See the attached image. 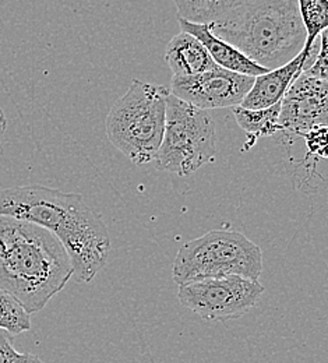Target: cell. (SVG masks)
Instances as JSON below:
<instances>
[{
  "label": "cell",
  "mask_w": 328,
  "mask_h": 363,
  "mask_svg": "<svg viewBox=\"0 0 328 363\" xmlns=\"http://www.w3.org/2000/svg\"><path fill=\"white\" fill-rule=\"evenodd\" d=\"M0 214L33 223L55 235L70 257L79 284L91 282L108 262V228L79 193L43 184L9 187L0 191Z\"/></svg>",
  "instance_id": "obj_1"
},
{
  "label": "cell",
  "mask_w": 328,
  "mask_h": 363,
  "mask_svg": "<svg viewBox=\"0 0 328 363\" xmlns=\"http://www.w3.org/2000/svg\"><path fill=\"white\" fill-rule=\"evenodd\" d=\"M73 277L70 257L45 228L0 214V288L33 315Z\"/></svg>",
  "instance_id": "obj_2"
},
{
  "label": "cell",
  "mask_w": 328,
  "mask_h": 363,
  "mask_svg": "<svg viewBox=\"0 0 328 363\" xmlns=\"http://www.w3.org/2000/svg\"><path fill=\"white\" fill-rule=\"evenodd\" d=\"M211 26L215 35L267 70L292 60L306 43L298 0H257Z\"/></svg>",
  "instance_id": "obj_3"
},
{
  "label": "cell",
  "mask_w": 328,
  "mask_h": 363,
  "mask_svg": "<svg viewBox=\"0 0 328 363\" xmlns=\"http://www.w3.org/2000/svg\"><path fill=\"white\" fill-rule=\"evenodd\" d=\"M168 95L164 86L135 79L106 116L109 141L137 167L155 160L164 137Z\"/></svg>",
  "instance_id": "obj_4"
},
{
  "label": "cell",
  "mask_w": 328,
  "mask_h": 363,
  "mask_svg": "<svg viewBox=\"0 0 328 363\" xmlns=\"http://www.w3.org/2000/svg\"><path fill=\"white\" fill-rule=\"evenodd\" d=\"M261 272V249L243 233L230 229L211 230L185 243L172 266L178 285L231 275L259 281Z\"/></svg>",
  "instance_id": "obj_5"
},
{
  "label": "cell",
  "mask_w": 328,
  "mask_h": 363,
  "mask_svg": "<svg viewBox=\"0 0 328 363\" xmlns=\"http://www.w3.org/2000/svg\"><path fill=\"white\" fill-rule=\"evenodd\" d=\"M217 135L213 118L169 92L166 99L165 129L155 155L159 171L188 177L214 161Z\"/></svg>",
  "instance_id": "obj_6"
},
{
  "label": "cell",
  "mask_w": 328,
  "mask_h": 363,
  "mask_svg": "<svg viewBox=\"0 0 328 363\" xmlns=\"http://www.w3.org/2000/svg\"><path fill=\"white\" fill-rule=\"evenodd\" d=\"M263 294L264 286L259 281L231 275L181 284L178 299L204 320L225 323L249 313Z\"/></svg>",
  "instance_id": "obj_7"
},
{
  "label": "cell",
  "mask_w": 328,
  "mask_h": 363,
  "mask_svg": "<svg viewBox=\"0 0 328 363\" xmlns=\"http://www.w3.org/2000/svg\"><path fill=\"white\" fill-rule=\"evenodd\" d=\"M253 80L254 77L251 76L217 66L210 72L196 76H174L171 94L204 111L234 108L240 105Z\"/></svg>",
  "instance_id": "obj_8"
},
{
  "label": "cell",
  "mask_w": 328,
  "mask_h": 363,
  "mask_svg": "<svg viewBox=\"0 0 328 363\" xmlns=\"http://www.w3.org/2000/svg\"><path fill=\"white\" fill-rule=\"evenodd\" d=\"M327 80L300 73L281 99L280 132L305 136L327 126Z\"/></svg>",
  "instance_id": "obj_9"
},
{
  "label": "cell",
  "mask_w": 328,
  "mask_h": 363,
  "mask_svg": "<svg viewBox=\"0 0 328 363\" xmlns=\"http://www.w3.org/2000/svg\"><path fill=\"white\" fill-rule=\"evenodd\" d=\"M319 46L320 37L309 52L302 49L292 60L282 65L281 67L268 70L267 73L254 77L250 90L247 91L240 102V106L247 109H263L281 102L285 92L298 79V76L313 65Z\"/></svg>",
  "instance_id": "obj_10"
},
{
  "label": "cell",
  "mask_w": 328,
  "mask_h": 363,
  "mask_svg": "<svg viewBox=\"0 0 328 363\" xmlns=\"http://www.w3.org/2000/svg\"><path fill=\"white\" fill-rule=\"evenodd\" d=\"M178 21L182 31L191 34L205 46L217 66L251 77H257L268 72L267 69L261 67L260 65L244 56L242 52H239L234 45L215 35L211 23H193L182 17H179Z\"/></svg>",
  "instance_id": "obj_11"
},
{
  "label": "cell",
  "mask_w": 328,
  "mask_h": 363,
  "mask_svg": "<svg viewBox=\"0 0 328 363\" xmlns=\"http://www.w3.org/2000/svg\"><path fill=\"white\" fill-rule=\"evenodd\" d=\"M165 62L174 76H196L217 67L205 46L185 31L169 41L165 50Z\"/></svg>",
  "instance_id": "obj_12"
},
{
  "label": "cell",
  "mask_w": 328,
  "mask_h": 363,
  "mask_svg": "<svg viewBox=\"0 0 328 363\" xmlns=\"http://www.w3.org/2000/svg\"><path fill=\"white\" fill-rule=\"evenodd\" d=\"M257 0H174L179 17L193 23H218Z\"/></svg>",
  "instance_id": "obj_13"
},
{
  "label": "cell",
  "mask_w": 328,
  "mask_h": 363,
  "mask_svg": "<svg viewBox=\"0 0 328 363\" xmlns=\"http://www.w3.org/2000/svg\"><path fill=\"white\" fill-rule=\"evenodd\" d=\"M280 111L281 102L263 109H247L240 105L232 108L236 123L250 138V143L246 144L247 147H253L259 137H270L280 133Z\"/></svg>",
  "instance_id": "obj_14"
},
{
  "label": "cell",
  "mask_w": 328,
  "mask_h": 363,
  "mask_svg": "<svg viewBox=\"0 0 328 363\" xmlns=\"http://www.w3.org/2000/svg\"><path fill=\"white\" fill-rule=\"evenodd\" d=\"M299 14L306 31L303 49L310 50L328 27L327 0H298Z\"/></svg>",
  "instance_id": "obj_15"
},
{
  "label": "cell",
  "mask_w": 328,
  "mask_h": 363,
  "mask_svg": "<svg viewBox=\"0 0 328 363\" xmlns=\"http://www.w3.org/2000/svg\"><path fill=\"white\" fill-rule=\"evenodd\" d=\"M31 328V315L9 292L0 288V330L18 335Z\"/></svg>",
  "instance_id": "obj_16"
},
{
  "label": "cell",
  "mask_w": 328,
  "mask_h": 363,
  "mask_svg": "<svg viewBox=\"0 0 328 363\" xmlns=\"http://www.w3.org/2000/svg\"><path fill=\"white\" fill-rule=\"evenodd\" d=\"M0 363H45L34 354L18 352L11 338L0 330Z\"/></svg>",
  "instance_id": "obj_17"
},
{
  "label": "cell",
  "mask_w": 328,
  "mask_h": 363,
  "mask_svg": "<svg viewBox=\"0 0 328 363\" xmlns=\"http://www.w3.org/2000/svg\"><path fill=\"white\" fill-rule=\"evenodd\" d=\"M327 30L322 33L320 46H319V52L316 55V59H315L313 65L302 73H306V74H309L312 77H316V79L327 80Z\"/></svg>",
  "instance_id": "obj_18"
},
{
  "label": "cell",
  "mask_w": 328,
  "mask_h": 363,
  "mask_svg": "<svg viewBox=\"0 0 328 363\" xmlns=\"http://www.w3.org/2000/svg\"><path fill=\"white\" fill-rule=\"evenodd\" d=\"M6 128H7V122H6V116L0 108V157L3 154V137L6 133Z\"/></svg>",
  "instance_id": "obj_19"
}]
</instances>
